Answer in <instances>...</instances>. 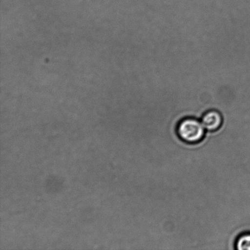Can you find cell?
<instances>
[{
    "label": "cell",
    "mask_w": 250,
    "mask_h": 250,
    "mask_svg": "<svg viewBox=\"0 0 250 250\" xmlns=\"http://www.w3.org/2000/svg\"><path fill=\"white\" fill-rule=\"evenodd\" d=\"M201 122L207 131L215 132L222 126L223 117L219 111L210 110L203 115Z\"/></svg>",
    "instance_id": "7a4b0ae2"
},
{
    "label": "cell",
    "mask_w": 250,
    "mask_h": 250,
    "mask_svg": "<svg viewBox=\"0 0 250 250\" xmlns=\"http://www.w3.org/2000/svg\"><path fill=\"white\" fill-rule=\"evenodd\" d=\"M207 130L202 122L193 117H188L179 122L176 133L178 138L186 144L195 145L205 139Z\"/></svg>",
    "instance_id": "6da1fadb"
},
{
    "label": "cell",
    "mask_w": 250,
    "mask_h": 250,
    "mask_svg": "<svg viewBox=\"0 0 250 250\" xmlns=\"http://www.w3.org/2000/svg\"><path fill=\"white\" fill-rule=\"evenodd\" d=\"M234 247L237 250H250V231L240 234L234 242Z\"/></svg>",
    "instance_id": "3957f363"
}]
</instances>
